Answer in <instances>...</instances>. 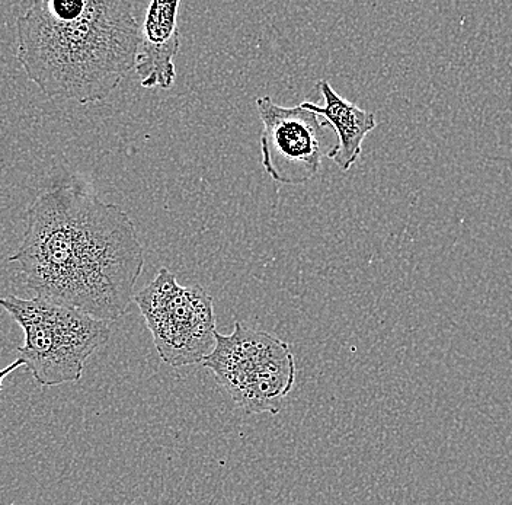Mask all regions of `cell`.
<instances>
[{
	"label": "cell",
	"mask_w": 512,
	"mask_h": 505,
	"mask_svg": "<svg viewBox=\"0 0 512 505\" xmlns=\"http://www.w3.org/2000/svg\"><path fill=\"white\" fill-rule=\"evenodd\" d=\"M8 261L21 265L35 296L111 322L134 302L144 251L130 216L72 178L32 201L24 239Z\"/></svg>",
	"instance_id": "6da1fadb"
},
{
	"label": "cell",
	"mask_w": 512,
	"mask_h": 505,
	"mask_svg": "<svg viewBox=\"0 0 512 505\" xmlns=\"http://www.w3.org/2000/svg\"><path fill=\"white\" fill-rule=\"evenodd\" d=\"M140 28L130 0H32L16 60L47 98L95 104L136 66Z\"/></svg>",
	"instance_id": "7a4b0ae2"
},
{
	"label": "cell",
	"mask_w": 512,
	"mask_h": 505,
	"mask_svg": "<svg viewBox=\"0 0 512 505\" xmlns=\"http://www.w3.org/2000/svg\"><path fill=\"white\" fill-rule=\"evenodd\" d=\"M24 331L19 359L43 388L79 382L86 361L111 338L108 321L43 297L0 299Z\"/></svg>",
	"instance_id": "3957f363"
},
{
	"label": "cell",
	"mask_w": 512,
	"mask_h": 505,
	"mask_svg": "<svg viewBox=\"0 0 512 505\" xmlns=\"http://www.w3.org/2000/svg\"><path fill=\"white\" fill-rule=\"evenodd\" d=\"M203 364L248 414H278L296 383L290 345L239 321L230 335L216 332V345Z\"/></svg>",
	"instance_id": "277c9868"
},
{
	"label": "cell",
	"mask_w": 512,
	"mask_h": 505,
	"mask_svg": "<svg viewBox=\"0 0 512 505\" xmlns=\"http://www.w3.org/2000/svg\"><path fill=\"white\" fill-rule=\"evenodd\" d=\"M160 360L172 367L203 363L216 345L213 297L200 286H182L166 267L134 296Z\"/></svg>",
	"instance_id": "5b68a950"
},
{
	"label": "cell",
	"mask_w": 512,
	"mask_h": 505,
	"mask_svg": "<svg viewBox=\"0 0 512 505\" xmlns=\"http://www.w3.org/2000/svg\"><path fill=\"white\" fill-rule=\"evenodd\" d=\"M262 121L261 163L272 180L286 185H302L319 174L326 142L322 118L315 111L283 107L271 97L255 99Z\"/></svg>",
	"instance_id": "8992f818"
},
{
	"label": "cell",
	"mask_w": 512,
	"mask_h": 505,
	"mask_svg": "<svg viewBox=\"0 0 512 505\" xmlns=\"http://www.w3.org/2000/svg\"><path fill=\"white\" fill-rule=\"evenodd\" d=\"M181 0H152L140 28L136 70L143 88L171 89L175 57L181 49L178 12Z\"/></svg>",
	"instance_id": "52a82bcc"
},
{
	"label": "cell",
	"mask_w": 512,
	"mask_h": 505,
	"mask_svg": "<svg viewBox=\"0 0 512 505\" xmlns=\"http://www.w3.org/2000/svg\"><path fill=\"white\" fill-rule=\"evenodd\" d=\"M316 86L325 99V105L322 107L310 101H303L300 105L315 111L326 127L335 130L338 145L329 147L326 158L334 161L341 171H350L363 153V143L368 133L377 127L376 115L342 98L325 79Z\"/></svg>",
	"instance_id": "ba28073f"
},
{
	"label": "cell",
	"mask_w": 512,
	"mask_h": 505,
	"mask_svg": "<svg viewBox=\"0 0 512 505\" xmlns=\"http://www.w3.org/2000/svg\"><path fill=\"white\" fill-rule=\"evenodd\" d=\"M24 366V360L18 359L15 360L14 363L9 364L8 367H5V369L0 370V392H2L3 389V380L6 379L9 375H11L12 372H15V370H18L19 367Z\"/></svg>",
	"instance_id": "9c48e42d"
}]
</instances>
